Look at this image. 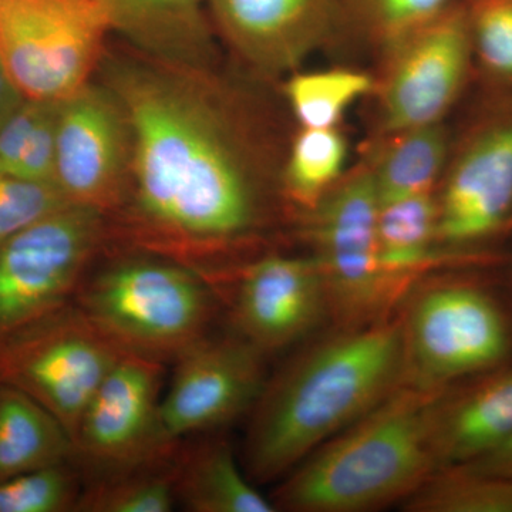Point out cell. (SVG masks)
<instances>
[{
    "label": "cell",
    "mask_w": 512,
    "mask_h": 512,
    "mask_svg": "<svg viewBox=\"0 0 512 512\" xmlns=\"http://www.w3.org/2000/svg\"><path fill=\"white\" fill-rule=\"evenodd\" d=\"M473 55L495 82L512 86V0H463Z\"/></svg>",
    "instance_id": "f1b7e54d"
},
{
    "label": "cell",
    "mask_w": 512,
    "mask_h": 512,
    "mask_svg": "<svg viewBox=\"0 0 512 512\" xmlns=\"http://www.w3.org/2000/svg\"><path fill=\"white\" fill-rule=\"evenodd\" d=\"M511 436L512 367L448 387L434 403L431 443L439 468L471 463Z\"/></svg>",
    "instance_id": "e0dca14e"
},
{
    "label": "cell",
    "mask_w": 512,
    "mask_h": 512,
    "mask_svg": "<svg viewBox=\"0 0 512 512\" xmlns=\"http://www.w3.org/2000/svg\"><path fill=\"white\" fill-rule=\"evenodd\" d=\"M441 392L402 384L282 477L271 497L276 510L367 512L402 505L439 468L431 414Z\"/></svg>",
    "instance_id": "3957f363"
},
{
    "label": "cell",
    "mask_w": 512,
    "mask_h": 512,
    "mask_svg": "<svg viewBox=\"0 0 512 512\" xmlns=\"http://www.w3.org/2000/svg\"><path fill=\"white\" fill-rule=\"evenodd\" d=\"M457 0H340L338 25L377 52Z\"/></svg>",
    "instance_id": "4316f807"
},
{
    "label": "cell",
    "mask_w": 512,
    "mask_h": 512,
    "mask_svg": "<svg viewBox=\"0 0 512 512\" xmlns=\"http://www.w3.org/2000/svg\"><path fill=\"white\" fill-rule=\"evenodd\" d=\"M26 97L16 89L15 84L9 79L2 63H0V126L5 123L10 114L13 113Z\"/></svg>",
    "instance_id": "836d02e7"
},
{
    "label": "cell",
    "mask_w": 512,
    "mask_h": 512,
    "mask_svg": "<svg viewBox=\"0 0 512 512\" xmlns=\"http://www.w3.org/2000/svg\"><path fill=\"white\" fill-rule=\"evenodd\" d=\"M67 205L56 184L0 173V244Z\"/></svg>",
    "instance_id": "f546056e"
},
{
    "label": "cell",
    "mask_w": 512,
    "mask_h": 512,
    "mask_svg": "<svg viewBox=\"0 0 512 512\" xmlns=\"http://www.w3.org/2000/svg\"><path fill=\"white\" fill-rule=\"evenodd\" d=\"M372 74L338 69L293 73L284 94L302 128H338L353 103L373 90Z\"/></svg>",
    "instance_id": "484cf974"
},
{
    "label": "cell",
    "mask_w": 512,
    "mask_h": 512,
    "mask_svg": "<svg viewBox=\"0 0 512 512\" xmlns=\"http://www.w3.org/2000/svg\"><path fill=\"white\" fill-rule=\"evenodd\" d=\"M46 101L25 99L0 126V173L16 174L19 160Z\"/></svg>",
    "instance_id": "1f68e13d"
},
{
    "label": "cell",
    "mask_w": 512,
    "mask_h": 512,
    "mask_svg": "<svg viewBox=\"0 0 512 512\" xmlns=\"http://www.w3.org/2000/svg\"><path fill=\"white\" fill-rule=\"evenodd\" d=\"M181 448V446H180ZM163 460L83 481L80 512H170L177 505L178 451Z\"/></svg>",
    "instance_id": "cb8c5ba5"
},
{
    "label": "cell",
    "mask_w": 512,
    "mask_h": 512,
    "mask_svg": "<svg viewBox=\"0 0 512 512\" xmlns=\"http://www.w3.org/2000/svg\"><path fill=\"white\" fill-rule=\"evenodd\" d=\"M82 490L72 461L37 468L0 481V512L76 511Z\"/></svg>",
    "instance_id": "83f0119b"
},
{
    "label": "cell",
    "mask_w": 512,
    "mask_h": 512,
    "mask_svg": "<svg viewBox=\"0 0 512 512\" xmlns=\"http://www.w3.org/2000/svg\"><path fill=\"white\" fill-rule=\"evenodd\" d=\"M400 507L409 512H512V480L467 466L441 467Z\"/></svg>",
    "instance_id": "d4e9b609"
},
{
    "label": "cell",
    "mask_w": 512,
    "mask_h": 512,
    "mask_svg": "<svg viewBox=\"0 0 512 512\" xmlns=\"http://www.w3.org/2000/svg\"><path fill=\"white\" fill-rule=\"evenodd\" d=\"M73 441L46 407L0 382V481L72 461Z\"/></svg>",
    "instance_id": "44dd1931"
},
{
    "label": "cell",
    "mask_w": 512,
    "mask_h": 512,
    "mask_svg": "<svg viewBox=\"0 0 512 512\" xmlns=\"http://www.w3.org/2000/svg\"><path fill=\"white\" fill-rule=\"evenodd\" d=\"M59 107L60 101H46L20 157L18 177L55 184Z\"/></svg>",
    "instance_id": "4dcf8cb0"
},
{
    "label": "cell",
    "mask_w": 512,
    "mask_h": 512,
    "mask_svg": "<svg viewBox=\"0 0 512 512\" xmlns=\"http://www.w3.org/2000/svg\"><path fill=\"white\" fill-rule=\"evenodd\" d=\"M222 298L231 308L232 330L265 356L301 342L330 315L311 254L256 256L238 269Z\"/></svg>",
    "instance_id": "9a60e30c"
},
{
    "label": "cell",
    "mask_w": 512,
    "mask_h": 512,
    "mask_svg": "<svg viewBox=\"0 0 512 512\" xmlns=\"http://www.w3.org/2000/svg\"><path fill=\"white\" fill-rule=\"evenodd\" d=\"M141 55L188 69H214L215 47L207 0H97Z\"/></svg>",
    "instance_id": "ac0fdd59"
},
{
    "label": "cell",
    "mask_w": 512,
    "mask_h": 512,
    "mask_svg": "<svg viewBox=\"0 0 512 512\" xmlns=\"http://www.w3.org/2000/svg\"><path fill=\"white\" fill-rule=\"evenodd\" d=\"M402 318L339 326L302 349L249 412L244 467L254 483L281 480L403 384Z\"/></svg>",
    "instance_id": "7a4b0ae2"
},
{
    "label": "cell",
    "mask_w": 512,
    "mask_h": 512,
    "mask_svg": "<svg viewBox=\"0 0 512 512\" xmlns=\"http://www.w3.org/2000/svg\"><path fill=\"white\" fill-rule=\"evenodd\" d=\"M373 76L379 136L443 124L474 59L463 0L380 50Z\"/></svg>",
    "instance_id": "30bf717a"
},
{
    "label": "cell",
    "mask_w": 512,
    "mask_h": 512,
    "mask_svg": "<svg viewBox=\"0 0 512 512\" xmlns=\"http://www.w3.org/2000/svg\"><path fill=\"white\" fill-rule=\"evenodd\" d=\"M101 64L133 136L127 194L106 218L109 244L171 259L220 296L286 207L278 154L214 69L138 52Z\"/></svg>",
    "instance_id": "6da1fadb"
},
{
    "label": "cell",
    "mask_w": 512,
    "mask_h": 512,
    "mask_svg": "<svg viewBox=\"0 0 512 512\" xmlns=\"http://www.w3.org/2000/svg\"><path fill=\"white\" fill-rule=\"evenodd\" d=\"M124 353L72 302L0 346V382L46 407L73 441L84 410Z\"/></svg>",
    "instance_id": "9c48e42d"
},
{
    "label": "cell",
    "mask_w": 512,
    "mask_h": 512,
    "mask_svg": "<svg viewBox=\"0 0 512 512\" xmlns=\"http://www.w3.org/2000/svg\"><path fill=\"white\" fill-rule=\"evenodd\" d=\"M164 363L124 353L84 410L73 436L72 463L83 481L173 456L181 443L161 421Z\"/></svg>",
    "instance_id": "8fae6325"
},
{
    "label": "cell",
    "mask_w": 512,
    "mask_h": 512,
    "mask_svg": "<svg viewBox=\"0 0 512 512\" xmlns=\"http://www.w3.org/2000/svg\"><path fill=\"white\" fill-rule=\"evenodd\" d=\"M377 235L384 268L410 286L464 256L439 245L436 192L379 201Z\"/></svg>",
    "instance_id": "ffe728a7"
},
{
    "label": "cell",
    "mask_w": 512,
    "mask_h": 512,
    "mask_svg": "<svg viewBox=\"0 0 512 512\" xmlns=\"http://www.w3.org/2000/svg\"><path fill=\"white\" fill-rule=\"evenodd\" d=\"M348 143L338 128H301L279 174L282 200L296 217L312 211L342 180Z\"/></svg>",
    "instance_id": "603a6c76"
},
{
    "label": "cell",
    "mask_w": 512,
    "mask_h": 512,
    "mask_svg": "<svg viewBox=\"0 0 512 512\" xmlns=\"http://www.w3.org/2000/svg\"><path fill=\"white\" fill-rule=\"evenodd\" d=\"M460 466H467L481 471V473L512 480V436L491 450L490 453L484 454L483 457L477 458L471 463L460 464Z\"/></svg>",
    "instance_id": "d6a6232c"
},
{
    "label": "cell",
    "mask_w": 512,
    "mask_h": 512,
    "mask_svg": "<svg viewBox=\"0 0 512 512\" xmlns=\"http://www.w3.org/2000/svg\"><path fill=\"white\" fill-rule=\"evenodd\" d=\"M416 288L400 312L403 384L444 390L504 365L511 329L490 293L458 279Z\"/></svg>",
    "instance_id": "8992f818"
},
{
    "label": "cell",
    "mask_w": 512,
    "mask_h": 512,
    "mask_svg": "<svg viewBox=\"0 0 512 512\" xmlns=\"http://www.w3.org/2000/svg\"><path fill=\"white\" fill-rule=\"evenodd\" d=\"M173 365L161 421L174 443L249 414L266 382L264 353L234 330L221 336L211 332Z\"/></svg>",
    "instance_id": "4fadbf2b"
},
{
    "label": "cell",
    "mask_w": 512,
    "mask_h": 512,
    "mask_svg": "<svg viewBox=\"0 0 512 512\" xmlns=\"http://www.w3.org/2000/svg\"><path fill=\"white\" fill-rule=\"evenodd\" d=\"M377 195L365 160L350 168L318 207L299 215L339 326L363 325L392 315L414 286L384 268L377 235Z\"/></svg>",
    "instance_id": "5b68a950"
},
{
    "label": "cell",
    "mask_w": 512,
    "mask_h": 512,
    "mask_svg": "<svg viewBox=\"0 0 512 512\" xmlns=\"http://www.w3.org/2000/svg\"><path fill=\"white\" fill-rule=\"evenodd\" d=\"M117 256L87 272L73 302L121 349L167 365L210 335L220 298L204 278L163 256Z\"/></svg>",
    "instance_id": "277c9868"
},
{
    "label": "cell",
    "mask_w": 512,
    "mask_h": 512,
    "mask_svg": "<svg viewBox=\"0 0 512 512\" xmlns=\"http://www.w3.org/2000/svg\"><path fill=\"white\" fill-rule=\"evenodd\" d=\"M110 32L97 0H0V63L26 99L62 101L92 82Z\"/></svg>",
    "instance_id": "52a82bcc"
},
{
    "label": "cell",
    "mask_w": 512,
    "mask_h": 512,
    "mask_svg": "<svg viewBox=\"0 0 512 512\" xmlns=\"http://www.w3.org/2000/svg\"><path fill=\"white\" fill-rule=\"evenodd\" d=\"M437 239L458 254L512 222V110L485 121L453 157L436 192Z\"/></svg>",
    "instance_id": "5bb4252c"
},
{
    "label": "cell",
    "mask_w": 512,
    "mask_h": 512,
    "mask_svg": "<svg viewBox=\"0 0 512 512\" xmlns=\"http://www.w3.org/2000/svg\"><path fill=\"white\" fill-rule=\"evenodd\" d=\"M450 157L443 124L377 137L367 150L379 201L437 192Z\"/></svg>",
    "instance_id": "7402d4cb"
},
{
    "label": "cell",
    "mask_w": 512,
    "mask_h": 512,
    "mask_svg": "<svg viewBox=\"0 0 512 512\" xmlns=\"http://www.w3.org/2000/svg\"><path fill=\"white\" fill-rule=\"evenodd\" d=\"M109 245L101 212L70 204L0 244V346L74 301Z\"/></svg>",
    "instance_id": "ba28073f"
},
{
    "label": "cell",
    "mask_w": 512,
    "mask_h": 512,
    "mask_svg": "<svg viewBox=\"0 0 512 512\" xmlns=\"http://www.w3.org/2000/svg\"><path fill=\"white\" fill-rule=\"evenodd\" d=\"M212 26L262 76L292 72L332 36L340 0H207Z\"/></svg>",
    "instance_id": "2e32d148"
},
{
    "label": "cell",
    "mask_w": 512,
    "mask_h": 512,
    "mask_svg": "<svg viewBox=\"0 0 512 512\" xmlns=\"http://www.w3.org/2000/svg\"><path fill=\"white\" fill-rule=\"evenodd\" d=\"M131 160L130 121L106 83L92 80L60 101L55 184L70 204L109 218L126 197Z\"/></svg>",
    "instance_id": "7c38bea8"
},
{
    "label": "cell",
    "mask_w": 512,
    "mask_h": 512,
    "mask_svg": "<svg viewBox=\"0 0 512 512\" xmlns=\"http://www.w3.org/2000/svg\"><path fill=\"white\" fill-rule=\"evenodd\" d=\"M177 504L191 512H275L271 498L259 493L239 467L227 440L181 444L175 473Z\"/></svg>",
    "instance_id": "d6986e66"
}]
</instances>
